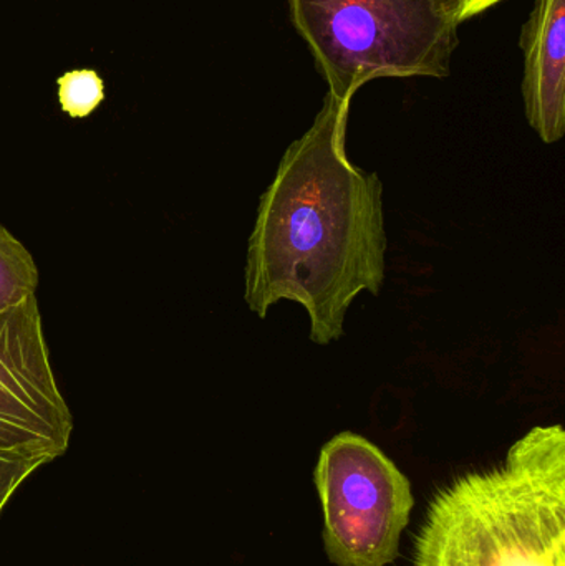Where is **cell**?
<instances>
[{
	"mask_svg": "<svg viewBox=\"0 0 565 566\" xmlns=\"http://www.w3.org/2000/svg\"><path fill=\"white\" fill-rule=\"evenodd\" d=\"M348 112L327 93L314 125L285 149L259 199L245 264L249 310L265 318L281 300L299 303L324 346L344 336L358 293L378 295L385 282L384 185L348 161Z\"/></svg>",
	"mask_w": 565,
	"mask_h": 566,
	"instance_id": "1",
	"label": "cell"
},
{
	"mask_svg": "<svg viewBox=\"0 0 565 566\" xmlns=\"http://www.w3.org/2000/svg\"><path fill=\"white\" fill-rule=\"evenodd\" d=\"M414 566H565L563 426L531 429L500 464L440 489Z\"/></svg>",
	"mask_w": 565,
	"mask_h": 566,
	"instance_id": "2",
	"label": "cell"
},
{
	"mask_svg": "<svg viewBox=\"0 0 565 566\" xmlns=\"http://www.w3.org/2000/svg\"><path fill=\"white\" fill-rule=\"evenodd\" d=\"M289 12L341 102L372 80L450 75L458 0H289Z\"/></svg>",
	"mask_w": 565,
	"mask_h": 566,
	"instance_id": "3",
	"label": "cell"
},
{
	"mask_svg": "<svg viewBox=\"0 0 565 566\" xmlns=\"http://www.w3.org/2000/svg\"><path fill=\"white\" fill-rule=\"evenodd\" d=\"M325 554L335 566H388L400 555L415 499L407 475L377 446L341 432L314 472Z\"/></svg>",
	"mask_w": 565,
	"mask_h": 566,
	"instance_id": "4",
	"label": "cell"
},
{
	"mask_svg": "<svg viewBox=\"0 0 565 566\" xmlns=\"http://www.w3.org/2000/svg\"><path fill=\"white\" fill-rule=\"evenodd\" d=\"M72 431L39 303L30 296L0 312V454L45 465L65 454Z\"/></svg>",
	"mask_w": 565,
	"mask_h": 566,
	"instance_id": "5",
	"label": "cell"
},
{
	"mask_svg": "<svg viewBox=\"0 0 565 566\" xmlns=\"http://www.w3.org/2000/svg\"><path fill=\"white\" fill-rule=\"evenodd\" d=\"M520 45L526 118L537 136L553 145L565 133V0H536Z\"/></svg>",
	"mask_w": 565,
	"mask_h": 566,
	"instance_id": "6",
	"label": "cell"
},
{
	"mask_svg": "<svg viewBox=\"0 0 565 566\" xmlns=\"http://www.w3.org/2000/svg\"><path fill=\"white\" fill-rule=\"evenodd\" d=\"M39 269L25 245L0 226V312L35 296Z\"/></svg>",
	"mask_w": 565,
	"mask_h": 566,
	"instance_id": "7",
	"label": "cell"
},
{
	"mask_svg": "<svg viewBox=\"0 0 565 566\" xmlns=\"http://www.w3.org/2000/svg\"><path fill=\"white\" fill-rule=\"evenodd\" d=\"M59 99L70 118H86L105 99V85L93 70H75L59 78Z\"/></svg>",
	"mask_w": 565,
	"mask_h": 566,
	"instance_id": "8",
	"label": "cell"
},
{
	"mask_svg": "<svg viewBox=\"0 0 565 566\" xmlns=\"http://www.w3.org/2000/svg\"><path fill=\"white\" fill-rule=\"evenodd\" d=\"M42 465V462L32 461V459L10 458V455L0 454V514L6 509L7 502L15 494L17 489L22 485V482Z\"/></svg>",
	"mask_w": 565,
	"mask_h": 566,
	"instance_id": "9",
	"label": "cell"
},
{
	"mask_svg": "<svg viewBox=\"0 0 565 566\" xmlns=\"http://www.w3.org/2000/svg\"><path fill=\"white\" fill-rule=\"evenodd\" d=\"M500 2H503V0H458L461 23H463L464 20L473 19V17L486 12L488 9H491V7Z\"/></svg>",
	"mask_w": 565,
	"mask_h": 566,
	"instance_id": "10",
	"label": "cell"
}]
</instances>
